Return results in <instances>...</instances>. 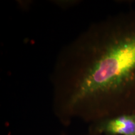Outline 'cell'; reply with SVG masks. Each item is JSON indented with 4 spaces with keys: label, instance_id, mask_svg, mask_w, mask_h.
<instances>
[{
    "label": "cell",
    "instance_id": "3957f363",
    "mask_svg": "<svg viewBox=\"0 0 135 135\" xmlns=\"http://www.w3.org/2000/svg\"><path fill=\"white\" fill-rule=\"evenodd\" d=\"M61 135H66V134H61ZM86 135H100V134H91V133H88L87 134H86Z\"/></svg>",
    "mask_w": 135,
    "mask_h": 135
},
{
    "label": "cell",
    "instance_id": "277c9868",
    "mask_svg": "<svg viewBox=\"0 0 135 135\" xmlns=\"http://www.w3.org/2000/svg\"><path fill=\"white\" fill-rule=\"evenodd\" d=\"M134 135H135V134H134Z\"/></svg>",
    "mask_w": 135,
    "mask_h": 135
},
{
    "label": "cell",
    "instance_id": "7a4b0ae2",
    "mask_svg": "<svg viewBox=\"0 0 135 135\" xmlns=\"http://www.w3.org/2000/svg\"><path fill=\"white\" fill-rule=\"evenodd\" d=\"M88 133L100 135H134L135 113L119 115L89 124Z\"/></svg>",
    "mask_w": 135,
    "mask_h": 135
},
{
    "label": "cell",
    "instance_id": "6da1fadb",
    "mask_svg": "<svg viewBox=\"0 0 135 135\" xmlns=\"http://www.w3.org/2000/svg\"><path fill=\"white\" fill-rule=\"evenodd\" d=\"M50 82L64 126L135 113V9L94 22L66 44Z\"/></svg>",
    "mask_w": 135,
    "mask_h": 135
}]
</instances>
